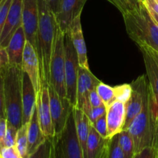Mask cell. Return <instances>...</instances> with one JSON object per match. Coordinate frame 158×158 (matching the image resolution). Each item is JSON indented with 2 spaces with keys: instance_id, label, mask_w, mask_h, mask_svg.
<instances>
[{
  "instance_id": "b9f144b4",
  "label": "cell",
  "mask_w": 158,
  "mask_h": 158,
  "mask_svg": "<svg viewBox=\"0 0 158 158\" xmlns=\"http://www.w3.org/2000/svg\"><path fill=\"white\" fill-rule=\"evenodd\" d=\"M156 113V112H155ZM153 148L156 154V158H158V117L156 114V129H155V136L153 140Z\"/></svg>"
},
{
  "instance_id": "836d02e7",
  "label": "cell",
  "mask_w": 158,
  "mask_h": 158,
  "mask_svg": "<svg viewBox=\"0 0 158 158\" xmlns=\"http://www.w3.org/2000/svg\"><path fill=\"white\" fill-rule=\"evenodd\" d=\"M93 127L95 129V131L102 136L104 138H107V120H106V114L102 116L99 119H98L96 121L91 123ZM108 139V138H107Z\"/></svg>"
},
{
  "instance_id": "c3c4849f",
  "label": "cell",
  "mask_w": 158,
  "mask_h": 158,
  "mask_svg": "<svg viewBox=\"0 0 158 158\" xmlns=\"http://www.w3.org/2000/svg\"><path fill=\"white\" fill-rule=\"evenodd\" d=\"M143 1H144V0H139V2H143Z\"/></svg>"
},
{
  "instance_id": "ab89813d",
  "label": "cell",
  "mask_w": 158,
  "mask_h": 158,
  "mask_svg": "<svg viewBox=\"0 0 158 158\" xmlns=\"http://www.w3.org/2000/svg\"><path fill=\"white\" fill-rule=\"evenodd\" d=\"M7 128V120L6 118L0 119V152L4 147V139Z\"/></svg>"
},
{
  "instance_id": "f35d334b",
  "label": "cell",
  "mask_w": 158,
  "mask_h": 158,
  "mask_svg": "<svg viewBox=\"0 0 158 158\" xmlns=\"http://www.w3.org/2000/svg\"><path fill=\"white\" fill-rule=\"evenodd\" d=\"M133 158H156V154L153 147H147L135 153Z\"/></svg>"
},
{
  "instance_id": "74e56055",
  "label": "cell",
  "mask_w": 158,
  "mask_h": 158,
  "mask_svg": "<svg viewBox=\"0 0 158 158\" xmlns=\"http://www.w3.org/2000/svg\"><path fill=\"white\" fill-rule=\"evenodd\" d=\"M88 102L91 107H98V106L104 105L103 102L101 100L100 97L96 91V88L93 89L88 94Z\"/></svg>"
},
{
  "instance_id": "d6a6232c",
  "label": "cell",
  "mask_w": 158,
  "mask_h": 158,
  "mask_svg": "<svg viewBox=\"0 0 158 158\" xmlns=\"http://www.w3.org/2000/svg\"><path fill=\"white\" fill-rule=\"evenodd\" d=\"M153 21L158 25V2L157 0H144L143 2Z\"/></svg>"
},
{
  "instance_id": "d6986e66",
  "label": "cell",
  "mask_w": 158,
  "mask_h": 158,
  "mask_svg": "<svg viewBox=\"0 0 158 158\" xmlns=\"http://www.w3.org/2000/svg\"><path fill=\"white\" fill-rule=\"evenodd\" d=\"M70 33H71L73 45L77 52L79 66L85 69H89L88 56H87L86 45L84 40L81 23V15H77L73 21L71 29H70Z\"/></svg>"
},
{
  "instance_id": "1f68e13d",
  "label": "cell",
  "mask_w": 158,
  "mask_h": 158,
  "mask_svg": "<svg viewBox=\"0 0 158 158\" xmlns=\"http://www.w3.org/2000/svg\"><path fill=\"white\" fill-rule=\"evenodd\" d=\"M107 112V108L105 105L102 106H98V107H91L86 115L88 116V119H89L90 123H92L94 121L102 117V116L105 115Z\"/></svg>"
},
{
  "instance_id": "ba28073f",
  "label": "cell",
  "mask_w": 158,
  "mask_h": 158,
  "mask_svg": "<svg viewBox=\"0 0 158 158\" xmlns=\"http://www.w3.org/2000/svg\"><path fill=\"white\" fill-rule=\"evenodd\" d=\"M130 85L133 91L129 100L125 104V120L122 130H127L132 120L142 110L144 99L149 91L147 75L139 76Z\"/></svg>"
},
{
  "instance_id": "681fc988",
  "label": "cell",
  "mask_w": 158,
  "mask_h": 158,
  "mask_svg": "<svg viewBox=\"0 0 158 158\" xmlns=\"http://www.w3.org/2000/svg\"><path fill=\"white\" fill-rule=\"evenodd\" d=\"M104 157H105V154H104V156H103V157H102V158H104Z\"/></svg>"
},
{
  "instance_id": "8d00e7d4",
  "label": "cell",
  "mask_w": 158,
  "mask_h": 158,
  "mask_svg": "<svg viewBox=\"0 0 158 158\" xmlns=\"http://www.w3.org/2000/svg\"><path fill=\"white\" fill-rule=\"evenodd\" d=\"M9 66V56H8L6 48L0 46V73H5Z\"/></svg>"
},
{
  "instance_id": "e0dca14e",
  "label": "cell",
  "mask_w": 158,
  "mask_h": 158,
  "mask_svg": "<svg viewBox=\"0 0 158 158\" xmlns=\"http://www.w3.org/2000/svg\"><path fill=\"white\" fill-rule=\"evenodd\" d=\"M125 120V104L116 100L107 107V138L110 139L122 131Z\"/></svg>"
},
{
  "instance_id": "277c9868",
  "label": "cell",
  "mask_w": 158,
  "mask_h": 158,
  "mask_svg": "<svg viewBox=\"0 0 158 158\" xmlns=\"http://www.w3.org/2000/svg\"><path fill=\"white\" fill-rule=\"evenodd\" d=\"M155 129L156 113L149 87L142 110L132 120L127 128L133 138L135 153L147 147H153Z\"/></svg>"
},
{
  "instance_id": "2e32d148",
  "label": "cell",
  "mask_w": 158,
  "mask_h": 158,
  "mask_svg": "<svg viewBox=\"0 0 158 158\" xmlns=\"http://www.w3.org/2000/svg\"><path fill=\"white\" fill-rule=\"evenodd\" d=\"M22 11L23 0H12L0 36V46L2 47L6 48L13 34L22 26Z\"/></svg>"
},
{
  "instance_id": "ffe728a7",
  "label": "cell",
  "mask_w": 158,
  "mask_h": 158,
  "mask_svg": "<svg viewBox=\"0 0 158 158\" xmlns=\"http://www.w3.org/2000/svg\"><path fill=\"white\" fill-rule=\"evenodd\" d=\"M26 43V35L23 25L17 29L6 46L9 65L21 66L23 63V55Z\"/></svg>"
},
{
  "instance_id": "8fae6325",
  "label": "cell",
  "mask_w": 158,
  "mask_h": 158,
  "mask_svg": "<svg viewBox=\"0 0 158 158\" xmlns=\"http://www.w3.org/2000/svg\"><path fill=\"white\" fill-rule=\"evenodd\" d=\"M38 1L23 0L22 25L26 41L37 50V37L38 29Z\"/></svg>"
},
{
  "instance_id": "83f0119b",
  "label": "cell",
  "mask_w": 158,
  "mask_h": 158,
  "mask_svg": "<svg viewBox=\"0 0 158 158\" xmlns=\"http://www.w3.org/2000/svg\"><path fill=\"white\" fill-rule=\"evenodd\" d=\"M104 158H125L123 152L119 146V134L108 139Z\"/></svg>"
},
{
  "instance_id": "9c48e42d",
  "label": "cell",
  "mask_w": 158,
  "mask_h": 158,
  "mask_svg": "<svg viewBox=\"0 0 158 158\" xmlns=\"http://www.w3.org/2000/svg\"><path fill=\"white\" fill-rule=\"evenodd\" d=\"M50 109L54 129V137H57L64 128L67 120L73 110V106L67 99L60 98L51 84H48Z\"/></svg>"
},
{
  "instance_id": "5bb4252c",
  "label": "cell",
  "mask_w": 158,
  "mask_h": 158,
  "mask_svg": "<svg viewBox=\"0 0 158 158\" xmlns=\"http://www.w3.org/2000/svg\"><path fill=\"white\" fill-rule=\"evenodd\" d=\"M139 50L142 52L153 106L158 117V62L153 51L148 48L139 47Z\"/></svg>"
},
{
  "instance_id": "7402d4cb",
  "label": "cell",
  "mask_w": 158,
  "mask_h": 158,
  "mask_svg": "<svg viewBox=\"0 0 158 158\" xmlns=\"http://www.w3.org/2000/svg\"><path fill=\"white\" fill-rule=\"evenodd\" d=\"M108 139L102 137L95 131L91 123L86 146L85 158H102L106 151Z\"/></svg>"
},
{
  "instance_id": "f546056e",
  "label": "cell",
  "mask_w": 158,
  "mask_h": 158,
  "mask_svg": "<svg viewBox=\"0 0 158 158\" xmlns=\"http://www.w3.org/2000/svg\"><path fill=\"white\" fill-rule=\"evenodd\" d=\"M17 131L18 129L16 127L7 122V128H6V136L4 139V147L9 148V147L15 146Z\"/></svg>"
},
{
  "instance_id": "e575fe53",
  "label": "cell",
  "mask_w": 158,
  "mask_h": 158,
  "mask_svg": "<svg viewBox=\"0 0 158 158\" xmlns=\"http://www.w3.org/2000/svg\"><path fill=\"white\" fill-rule=\"evenodd\" d=\"M4 73H0V119L6 118L4 94Z\"/></svg>"
},
{
  "instance_id": "9a60e30c",
  "label": "cell",
  "mask_w": 158,
  "mask_h": 158,
  "mask_svg": "<svg viewBox=\"0 0 158 158\" xmlns=\"http://www.w3.org/2000/svg\"><path fill=\"white\" fill-rule=\"evenodd\" d=\"M22 69L23 72L29 76L34 89L37 94H38L41 89L40 61H39L37 50L27 41L23 50Z\"/></svg>"
},
{
  "instance_id": "ac0fdd59",
  "label": "cell",
  "mask_w": 158,
  "mask_h": 158,
  "mask_svg": "<svg viewBox=\"0 0 158 158\" xmlns=\"http://www.w3.org/2000/svg\"><path fill=\"white\" fill-rule=\"evenodd\" d=\"M37 94L34 89L29 76L23 73L22 82V108H23V124L29 122L33 107L37 103Z\"/></svg>"
},
{
  "instance_id": "f1b7e54d",
  "label": "cell",
  "mask_w": 158,
  "mask_h": 158,
  "mask_svg": "<svg viewBox=\"0 0 158 158\" xmlns=\"http://www.w3.org/2000/svg\"><path fill=\"white\" fill-rule=\"evenodd\" d=\"M114 89L116 100L126 104L131 97L132 91H133L131 85L127 84V83L118 85V86H114Z\"/></svg>"
},
{
  "instance_id": "4dcf8cb0",
  "label": "cell",
  "mask_w": 158,
  "mask_h": 158,
  "mask_svg": "<svg viewBox=\"0 0 158 158\" xmlns=\"http://www.w3.org/2000/svg\"><path fill=\"white\" fill-rule=\"evenodd\" d=\"M12 2V0H3L0 5V36L4 28Z\"/></svg>"
},
{
  "instance_id": "5b68a950",
  "label": "cell",
  "mask_w": 158,
  "mask_h": 158,
  "mask_svg": "<svg viewBox=\"0 0 158 158\" xmlns=\"http://www.w3.org/2000/svg\"><path fill=\"white\" fill-rule=\"evenodd\" d=\"M60 98L67 99L65 83L64 33L57 27L50 65V83ZM68 100V99H67Z\"/></svg>"
},
{
  "instance_id": "3957f363",
  "label": "cell",
  "mask_w": 158,
  "mask_h": 158,
  "mask_svg": "<svg viewBox=\"0 0 158 158\" xmlns=\"http://www.w3.org/2000/svg\"><path fill=\"white\" fill-rule=\"evenodd\" d=\"M21 66L9 65L4 73V94L7 122L17 129L23 125Z\"/></svg>"
},
{
  "instance_id": "f6af8a7d",
  "label": "cell",
  "mask_w": 158,
  "mask_h": 158,
  "mask_svg": "<svg viewBox=\"0 0 158 158\" xmlns=\"http://www.w3.org/2000/svg\"><path fill=\"white\" fill-rule=\"evenodd\" d=\"M153 53H154L155 56H156V60H157V62H158V53H156V52H153Z\"/></svg>"
},
{
  "instance_id": "d4e9b609",
  "label": "cell",
  "mask_w": 158,
  "mask_h": 158,
  "mask_svg": "<svg viewBox=\"0 0 158 158\" xmlns=\"http://www.w3.org/2000/svg\"><path fill=\"white\" fill-rule=\"evenodd\" d=\"M119 143L125 158H133L135 154L134 143L128 130H122L119 133Z\"/></svg>"
},
{
  "instance_id": "6da1fadb",
  "label": "cell",
  "mask_w": 158,
  "mask_h": 158,
  "mask_svg": "<svg viewBox=\"0 0 158 158\" xmlns=\"http://www.w3.org/2000/svg\"><path fill=\"white\" fill-rule=\"evenodd\" d=\"M38 1L37 52L40 61L41 86L50 83V65L57 26L54 14L45 0Z\"/></svg>"
},
{
  "instance_id": "44dd1931",
  "label": "cell",
  "mask_w": 158,
  "mask_h": 158,
  "mask_svg": "<svg viewBox=\"0 0 158 158\" xmlns=\"http://www.w3.org/2000/svg\"><path fill=\"white\" fill-rule=\"evenodd\" d=\"M27 155L32 154L42 143L44 142L47 137L44 136L40 129V123L38 119V112H37V106L36 103L33 107L32 116L29 122L28 123L27 127Z\"/></svg>"
},
{
  "instance_id": "d590c367",
  "label": "cell",
  "mask_w": 158,
  "mask_h": 158,
  "mask_svg": "<svg viewBox=\"0 0 158 158\" xmlns=\"http://www.w3.org/2000/svg\"><path fill=\"white\" fill-rule=\"evenodd\" d=\"M0 158H22L15 146L3 148L0 152Z\"/></svg>"
},
{
  "instance_id": "7a4b0ae2",
  "label": "cell",
  "mask_w": 158,
  "mask_h": 158,
  "mask_svg": "<svg viewBox=\"0 0 158 158\" xmlns=\"http://www.w3.org/2000/svg\"><path fill=\"white\" fill-rule=\"evenodd\" d=\"M127 34L139 47H147L158 53V25L143 2L122 14Z\"/></svg>"
},
{
  "instance_id": "7bdbcfd3",
  "label": "cell",
  "mask_w": 158,
  "mask_h": 158,
  "mask_svg": "<svg viewBox=\"0 0 158 158\" xmlns=\"http://www.w3.org/2000/svg\"><path fill=\"white\" fill-rule=\"evenodd\" d=\"M45 1L46 2V3L48 4L49 7L50 8L51 11H52L53 13L55 15L56 14H57V11H58L60 0H45Z\"/></svg>"
},
{
  "instance_id": "8992f818",
  "label": "cell",
  "mask_w": 158,
  "mask_h": 158,
  "mask_svg": "<svg viewBox=\"0 0 158 158\" xmlns=\"http://www.w3.org/2000/svg\"><path fill=\"white\" fill-rule=\"evenodd\" d=\"M54 141L57 158H85L76 132L73 111L68 116L62 132L54 137Z\"/></svg>"
},
{
  "instance_id": "603a6c76",
  "label": "cell",
  "mask_w": 158,
  "mask_h": 158,
  "mask_svg": "<svg viewBox=\"0 0 158 158\" xmlns=\"http://www.w3.org/2000/svg\"><path fill=\"white\" fill-rule=\"evenodd\" d=\"M73 115H74V122H75L76 132H77V138L81 143V146L83 151L84 157L85 158L86 154L87 140H88V134H89L90 123L88 116L85 114L81 109L78 107H73Z\"/></svg>"
},
{
  "instance_id": "4316f807",
  "label": "cell",
  "mask_w": 158,
  "mask_h": 158,
  "mask_svg": "<svg viewBox=\"0 0 158 158\" xmlns=\"http://www.w3.org/2000/svg\"><path fill=\"white\" fill-rule=\"evenodd\" d=\"M96 91L106 108L108 107L113 102L116 101L114 87L100 82L96 86Z\"/></svg>"
},
{
  "instance_id": "bcb514c9",
  "label": "cell",
  "mask_w": 158,
  "mask_h": 158,
  "mask_svg": "<svg viewBox=\"0 0 158 158\" xmlns=\"http://www.w3.org/2000/svg\"><path fill=\"white\" fill-rule=\"evenodd\" d=\"M107 1H108V2H109L110 3H112V4L113 6H114V5H115V3H114V1H113V0H107Z\"/></svg>"
},
{
  "instance_id": "4fadbf2b",
  "label": "cell",
  "mask_w": 158,
  "mask_h": 158,
  "mask_svg": "<svg viewBox=\"0 0 158 158\" xmlns=\"http://www.w3.org/2000/svg\"><path fill=\"white\" fill-rule=\"evenodd\" d=\"M37 112L40 129L44 136L47 138L54 137V129L51 118L50 109V97L48 92V86H41L40 92L37 97Z\"/></svg>"
},
{
  "instance_id": "30bf717a",
  "label": "cell",
  "mask_w": 158,
  "mask_h": 158,
  "mask_svg": "<svg viewBox=\"0 0 158 158\" xmlns=\"http://www.w3.org/2000/svg\"><path fill=\"white\" fill-rule=\"evenodd\" d=\"M100 82V80L91 73L89 69L79 66L77 80L76 107L81 109L85 114L91 107L88 102V94L93 89H95Z\"/></svg>"
},
{
  "instance_id": "484cf974",
  "label": "cell",
  "mask_w": 158,
  "mask_h": 158,
  "mask_svg": "<svg viewBox=\"0 0 158 158\" xmlns=\"http://www.w3.org/2000/svg\"><path fill=\"white\" fill-rule=\"evenodd\" d=\"M27 127L28 123L22 125L21 127L18 129L16 139H15V147L16 148L17 151L22 158H26L27 157Z\"/></svg>"
},
{
  "instance_id": "cb8c5ba5",
  "label": "cell",
  "mask_w": 158,
  "mask_h": 158,
  "mask_svg": "<svg viewBox=\"0 0 158 158\" xmlns=\"http://www.w3.org/2000/svg\"><path fill=\"white\" fill-rule=\"evenodd\" d=\"M26 158H57L54 137L46 138L32 154Z\"/></svg>"
},
{
  "instance_id": "60d3db41",
  "label": "cell",
  "mask_w": 158,
  "mask_h": 158,
  "mask_svg": "<svg viewBox=\"0 0 158 158\" xmlns=\"http://www.w3.org/2000/svg\"><path fill=\"white\" fill-rule=\"evenodd\" d=\"M113 1L115 3L114 6L120 11L122 14L126 12L128 9H131L126 0H113Z\"/></svg>"
},
{
  "instance_id": "7dc6e473",
  "label": "cell",
  "mask_w": 158,
  "mask_h": 158,
  "mask_svg": "<svg viewBox=\"0 0 158 158\" xmlns=\"http://www.w3.org/2000/svg\"><path fill=\"white\" fill-rule=\"evenodd\" d=\"M2 1H3V0H0V5H1V3L2 2Z\"/></svg>"
},
{
  "instance_id": "7c38bea8",
  "label": "cell",
  "mask_w": 158,
  "mask_h": 158,
  "mask_svg": "<svg viewBox=\"0 0 158 158\" xmlns=\"http://www.w3.org/2000/svg\"><path fill=\"white\" fill-rule=\"evenodd\" d=\"M87 1L88 0H60L55 18L57 26L64 33L70 31L73 21L77 15L81 14Z\"/></svg>"
},
{
  "instance_id": "52a82bcc",
  "label": "cell",
  "mask_w": 158,
  "mask_h": 158,
  "mask_svg": "<svg viewBox=\"0 0 158 158\" xmlns=\"http://www.w3.org/2000/svg\"><path fill=\"white\" fill-rule=\"evenodd\" d=\"M64 52L67 99L71 106L74 107L77 105V80L80 66L70 31L64 33Z\"/></svg>"
},
{
  "instance_id": "ee69618b",
  "label": "cell",
  "mask_w": 158,
  "mask_h": 158,
  "mask_svg": "<svg viewBox=\"0 0 158 158\" xmlns=\"http://www.w3.org/2000/svg\"><path fill=\"white\" fill-rule=\"evenodd\" d=\"M127 2L129 5L130 8L131 9H135V8H138L140 6L141 2H139V0H126Z\"/></svg>"
}]
</instances>
